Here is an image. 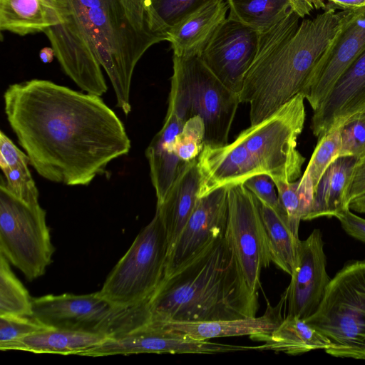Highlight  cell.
Returning a JSON list of instances; mask_svg holds the SVG:
<instances>
[{
	"instance_id": "obj_1",
	"label": "cell",
	"mask_w": 365,
	"mask_h": 365,
	"mask_svg": "<svg viewBox=\"0 0 365 365\" xmlns=\"http://www.w3.org/2000/svg\"><path fill=\"white\" fill-rule=\"evenodd\" d=\"M4 102L30 165L49 181L88 185L131 148L123 122L99 96L35 78L9 85Z\"/></svg>"
},
{
	"instance_id": "obj_2",
	"label": "cell",
	"mask_w": 365,
	"mask_h": 365,
	"mask_svg": "<svg viewBox=\"0 0 365 365\" xmlns=\"http://www.w3.org/2000/svg\"><path fill=\"white\" fill-rule=\"evenodd\" d=\"M356 9H329L299 23L292 10L260 33L259 46L239 94L250 104V125L266 119L299 94L342 26Z\"/></svg>"
},
{
	"instance_id": "obj_3",
	"label": "cell",
	"mask_w": 365,
	"mask_h": 365,
	"mask_svg": "<svg viewBox=\"0 0 365 365\" xmlns=\"http://www.w3.org/2000/svg\"><path fill=\"white\" fill-rule=\"evenodd\" d=\"M259 305L224 235L163 278L148 302V322L247 318Z\"/></svg>"
},
{
	"instance_id": "obj_4",
	"label": "cell",
	"mask_w": 365,
	"mask_h": 365,
	"mask_svg": "<svg viewBox=\"0 0 365 365\" xmlns=\"http://www.w3.org/2000/svg\"><path fill=\"white\" fill-rule=\"evenodd\" d=\"M111 82L117 106L131 110L134 69L145 51L166 37L152 26L146 0H68Z\"/></svg>"
},
{
	"instance_id": "obj_5",
	"label": "cell",
	"mask_w": 365,
	"mask_h": 365,
	"mask_svg": "<svg viewBox=\"0 0 365 365\" xmlns=\"http://www.w3.org/2000/svg\"><path fill=\"white\" fill-rule=\"evenodd\" d=\"M168 110L186 121L200 116L205 126V143H228L239 104V94L225 86L198 56L173 55Z\"/></svg>"
},
{
	"instance_id": "obj_6",
	"label": "cell",
	"mask_w": 365,
	"mask_h": 365,
	"mask_svg": "<svg viewBox=\"0 0 365 365\" xmlns=\"http://www.w3.org/2000/svg\"><path fill=\"white\" fill-rule=\"evenodd\" d=\"M305 321L330 341L327 354L365 359V259L345 264Z\"/></svg>"
},
{
	"instance_id": "obj_7",
	"label": "cell",
	"mask_w": 365,
	"mask_h": 365,
	"mask_svg": "<svg viewBox=\"0 0 365 365\" xmlns=\"http://www.w3.org/2000/svg\"><path fill=\"white\" fill-rule=\"evenodd\" d=\"M32 317L50 327L113 337L148 321V302L122 307L98 292L88 294H48L32 299Z\"/></svg>"
},
{
	"instance_id": "obj_8",
	"label": "cell",
	"mask_w": 365,
	"mask_h": 365,
	"mask_svg": "<svg viewBox=\"0 0 365 365\" xmlns=\"http://www.w3.org/2000/svg\"><path fill=\"white\" fill-rule=\"evenodd\" d=\"M168 250L166 230L155 210L107 277L100 295L122 307L148 302L163 278Z\"/></svg>"
},
{
	"instance_id": "obj_9",
	"label": "cell",
	"mask_w": 365,
	"mask_h": 365,
	"mask_svg": "<svg viewBox=\"0 0 365 365\" xmlns=\"http://www.w3.org/2000/svg\"><path fill=\"white\" fill-rule=\"evenodd\" d=\"M306 118L304 98L297 94L270 116L240 133L235 138L273 181L294 182L305 158L297 148Z\"/></svg>"
},
{
	"instance_id": "obj_10",
	"label": "cell",
	"mask_w": 365,
	"mask_h": 365,
	"mask_svg": "<svg viewBox=\"0 0 365 365\" xmlns=\"http://www.w3.org/2000/svg\"><path fill=\"white\" fill-rule=\"evenodd\" d=\"M54 251L46 210L13 196L1 180L0 253L32 281L45 274Z\"/></svg>"
},
{
	"instance_id": "obj_11",
	"label": "cell",
	"mask_w": 365,
	"mask_h": 365,
	"mask_svg": "<svg viewBox=\"0 0 365 365\" xmlns=\"http://www.w3.org/2000/svg\"><path fill=\"white\" fill-rule=\"evenodd\" d=\"M225 237L249 288L258 293L262 269L271 260L259 200L243 183L227 187Z\"/></svg>"
},
{
	"instance_id": "obj_12",
	"label": "cell",
	"mask_w": 365,
	"mask_h": 365,
	"mask_svg": "<svg viewBox=\"0 0 365 365\" xmlns=\"http://www.w3.org/2000/svg\"><path fill=\"white\" fill-rule=\"evenodd\" d=\"M257 346H241L198 340L146 322L128 332L108 337L78 355L105 356L138 354H217L257 350Z\"/></svg>"
},
{
	"instance_id": "obj_13",
	"label": "cell",
	"mask_w": 365,
	"mask_h": 365,
	"mask_svg": "<svg viewBox=\"0 0 365 365\" xmlns=\"http://www.w3.org/2000/svg\"><path fill=\"white\" fill-rule=\"evenodd\" d=\"M260 32L227 17L205 47L200 58L229 89L240 94L256 56Z\"/></svg>"
},
{
	"instance_id": "obj_14",
	"label": "cell",
	"mask_w": 365,
	"mask_h": 365,
	"mask_svg": "<svg viewBox=\"0 0 365 365\" xmlns=\"http://www.w3.org/2000/svg\"><path fill=\"white\" fill-rule=\"evenodd\" d=\"M43 33L63 72L81 90L99 96L106 93L102 66L93 46L72 13L66 21L48 27Z\"/></svg>"
},
{
	"instance_id": "obj_15",
	"label": "cell",
	"mask_w": 365,
	"mask_h": 365,
	"mask_svg": "<svg viewBox=\"0 0 365 365\" xmlns=\"http://www.w3.org/2000/svg\"><path fill=\"white\" fill-rule=\"evenodd\" d=\"M322 234L314 229L300 240L297 263L286 296V316L306 320L317 309L331 279L326 269Z\"/></svg>"
},
{
	"instance_id": "obj_16",
	"label": "cell",
	"mask_w": 365,
	"mask_h": 365,
	"mask_svg": "<svg viewBox=\"0 0 365 365\" xmlns=\"http://www.w3.org/2000/svg\"><path fill=\"white\" fill-rule=\"evenodd\" d=\"M365 50V6L342 26L299 94L317 110L334 84Z\"/></svg>"
},
{
	"instance_id": "obj_17",
	"label": "cell",
	"mask_w": 365,
	"mask_h": 365,
	"mask_svg": "<svg viewBox=\"0 0 365 365\" xmlns=\"http://www.w3.org/2000/svg\"><path fill=\"white\" fill-rule=\"evenodd\" d=\"M227 218V187L199 197L176 242L168 252L163 277L200 252L214 239L224 236Z\"/></svg>"
},
{
	"instance_id": "obj_18",
	"label": "cell",
	"mask_w": 365,
	"mask_h": 365,
	"mask_svg": "<svg viewBox=\"0 0 365 365\" xmlns=\"http://www.w3.org/2000/svg\"><path fill=\"white\" fill-rule=\"evenodd\" d=\"M365 111V50L339 77L311 121L318 138Z\"/></svg>"
},
{
	"instance_id": "obj_19",
	"label": "cell",
	"mask_w": 365,
	"mask_h": 365,
	"mask_svg": "<svg viewBox=\"0 0 365 365\" xmlns=\"http://www.w3.org/2000/svg\"><path fill=\"white\" fill-rule=\"evenodd\" d=\"M200 175L198 197L216 189L244 183L250 178L264 174L247 149L235 139L231 143H205L197 158Z\"/></svg>"
},
{
	"instance_id": "obj_20",
	"label": "cell",
	"mask_w": 365,
	"mask_h": 365,
	"mask_svg": "<svg viewBox=\"0 0 365 365\" xmlns=\"http://www.w3.org/2000/svg\"><path fill=\"white\" fill-rule=\"evenodd\" d=\"M286 296L282 294L277 305L272 307L267 303L264 314L257 317L208 321V322H154L170 331L185 334L198 340H209L213 338L240 336L250 337L272 332L285 317Z\"/></svg>"
},
{
	"instance_id": "obj_21",
	"label": "cell",
	"mask_w": 365,
	"mask_h": 365,
	"mask_svg": "<svg viewBox=\"0 0 365 365\" xmlns=\"http://www.w3.org/2000/svg\"><path fill=\"white\" fill-rule=\"evenodd\" d=\"M226 0L211 1L173 26L166 34L173 55L200 56L212 35L227 19Z\"/></svg>"
},
{
	"instance_id": "obj_22",
	"label": "cell",
	"mask_w": 365,
	"mask_h": 365,
	"mask_svg": "<svg viewBox=\"0 0 365 365\" xmlns=\"http://www.w3.org/2000/svg\"><path fill=\"white\" fill-rule=\"evenodd\" d=\"M200 184L197 158L185 163L180 170L164 201L157 204L168 242V252L176 242L197 201Z\"/></svg>"
},
{
	"instance_id": "obj_23",
	"label": "cell",
	"mask_w": 365,
	"mask_h": 365,
	"mask_svg": "<svg viewBox=\"0 0 365 365\" xmlns=\"http://www.w3.org/2000/svg\"><path fill=\"white\" fill-rule=\"evenodd\" d=\"M185 123L173 111H167L163 125L145 150L150 175L155 191L157 204L162 203L180 170L185 163L173 150V142Z\"/></svg>"
},
{
	"instance_id": "obj_24",
	"label": "cell",
	"mask_w": 365,
	"mask_h": 365,
	"mask_svg": "<svg viewBox=\"0 0 365 365\" xmlns=\"http://www.w3.org/2000/svg\"><path fill=\"white\" fill-rule=\"evenodd\" d=\"M357 160L351 156L339 157L329 165L318 184L311 209L304 220L336 217L349 209L348 190Z\"/></svg>"
},
{
	"instance_id": "obj_25",
	"label": "cell",
	"mask_w": 365,
	"mask_h": 365,
	"mask_svg": "<svg viewBox=\"0 0 365 365\" xmlns=\"http://www.w3.org/2000/svg\"><path fill=\"white\" fill-rule=\"evenodd\" d=\"M250 338L264 342L259 346V350H271L289 355L302 354L317 349L327 351L331 346L328 339L305 320L292 316H285L272 332Z\"/></svg>"
},
{
	"instance_id": "obj_26",
	"label": "cell",
	"mask_w": 365,
	"mask_h": 365,
	"mask_svg": "<svg viewBox=\"0 0 365 365\" xmlns=\"http://www.w3.org/2000/svg\"><path fill=\"white\" fill-rule=\"evenodd\" d=\"M106 338L101 334L48 327L9 344L3 351L21 350L36 354L78 355Z\"/></svg>"
},
{
	"instance_id": "obj_27",
	"label": "cell",
	"mask_w": 365,
	"mask_h": 365,
	"mask_svg": "<svg viewBox=\"0 0 365 365\" xmlns=\"http://www.w3.org/2000/svg\"><path fill=\"white\" fill-rule=\"evenodd\" d=\"M63 22L44 0H0V30L24 36Z\"/></svg>"
},
{
	"instance_id": "obj_28",
	"label": "cell",
	"mask_w": 365,
	"mask_h": 365,
	"mask_svg": "<svg viewBox=\"0 0 365 365\" xmlns=\"http://www.w3.org/2000/svg\"><path fill=\"white\" fill-rule=\"evenodd\" d=\"M259 202L271 262L292 275L300 240L292 232L286 215Z\"/></svg>"
},
{
	"instance_id": "obj_29",
	"label": "cell",
	"mask_w": 365,
	"mask_h": 365,
	"mask_svg": "<svg viewBox=\"0 0 365 365\" xmlns=\"http://www.w3.org/2000/svg\"><path fill=\"white\" fill-rule=\"evenodd\" d=\"M227 17L262 33L273 26L292 10L289 0H226Z\"/></svg>"
},
{
	"instance_id": "obj_30",
	"label": "cell",
	"mask_w": 365,
	"mask_h": 365,
	"mask_svg": "<svg viewBox=\"0 0 365 365\" xmlns=\"http://www.w3.org/2000/svg\"><path fill=\"white\" fill-rule=\"evenodd\" d=\"M340 149L339 128L319 138L307 168L299 178L298 185L300 194L310 209L318 184L329 165L339 158Z\"/></svg>"
},
{
	"instance_id": "obj_31",
	"label": "cell",
	"mask_w": 365,
	"mask_h": 365,
	"mask_svg": "<svg viewBox=\"0 0 365 365\" xmlns=\"http://www.w3.org/2000/svg\"><path fill=\"white\" fill-rule=\"evenodd\" d=\"M9 263L0 253V316L32 317L33 298L16 277Z\"/></svg>"
},
{
	"instance_id": "obj_32",
	"label": "cell",
	"mask_w": 365,
	"mask_h": 365,
	"mask_svg": "<svg viewBox=\"0 0 365 365\" xmlns=\"http://www.w3.org/2000/svg\"><path fill=\"white\" fill-rule=\"evenodd\" d=\"M213 1L217 0H146V3L154 31L166 37L173 26Z\"/></svg>"
},
{
	"instance_id": "obj_33",
	"label": "cell",
	"mask_w": 365,
	"mask_h": 365,
	"mask_svg": "<svg viewBox=\"0 0 365 365\" xmlns=\"http://www.w3.org/2000/svg\"><path fill=\"white\" fill-rule=\"evenodd\" d=\"M29 159L1 168L6 190L17 199L29 204L38 203L39 193L29 168Z\"/></svg>"
},
{
	"instance_id": "obj_34",
	"label": "cell",
	"mask_w": 365,
	"mask_h": 365,
	"mask_svg": "<svg viewBox=\"0 0 365 365\" xmlns=\"http://www.w3.org/2000/svg\"><path fill=\"white\" fill-rule=\"evenodd\" d=\"M299 178L294 182L274 181L278 195L279 211H282L287 219L293 234L299 237L301 220L308 214L309 207L298 190Z\"/></svg>"
},
{
	"instance_id": "obj_35",
	"label": "cell",
	"mask_w": 365,
	"mask_h": 365,
	"mask_svg": "<svg viewBox=\"0 0 365 365\" xmlns=\"http://www.w3.org/2000/svg\"><path fill=\"white\" fill-rule=\"evenodd\" d=\"M205 138V126L202 118L196 115L189 118L175 138V154L184 163L197 159L203 148Z\"/></svg>"
},
{
	"instance_id": "obj_36",
	"label": "cell",
	"mask_w": 365,
	"mask_h": 365,
	"mask_svg": "<svg viewBox=\"0 0 365 365\" xmlns=\"http://www.w3.org/2000/svg\"><path fill=\"white\" fill-rule=\"evenodd\" d=\"M337 128L341 139L339 157L365 158V111L351 116Z\"/></svg>"
},
{
	"instance_id": "obj_37",
	"label": "cell",
	"mask_w": 365,
	"mask_h": 365,
	"mask_svg": "<svg viewBox=\"0 0 365 365\" xmlns=\"http://www.w3.org/2000/svg\"><path fill=\"white\" fill-rule=\"evenodd\" d=\"M50 327L33 317L0 316V349L9 344Z\"/></svg>"
},
{
	"instance_id": "obj_38",
	"label": "cell",
	"mask_w": 365,
	"mask_h": 365,
	"mask_svg": "<svg viewBox=\"0 0 365 365\" xmlns=\"http://www.w3.org/2000/svg\"><path fill=\"white\" fill-rule=\"evenodd\" d=\"M262 202L271 207L277 212L279 205L275 184L267 174L255 175L243 183Z\"/></svg>"
},
{
	"instance_id": "obj_39",
	"label": "cell",
	"mask_w": 365,
	"mask_h": 365,
	"mask_svg": "<svg viewBox=\"0 0 365 365\" xmlns=\"http://www.w3.org/2000/svg\"><path fill=\"white\" fill-rule=\"evenodd\" d=\"M336 218L349 235L365 243V219L354 214L350 209L341 212Z\"/></svg>"
},
{
	"instance_id": "obj_40",
	"label": "cell",
	"mask_w": 365,
	"mask_h": 365,
	"mask_svg": "<svg viewBox=\"0 0 365 365\" xmlns=\"http://www.w3.org/2000/svg\"><path fill=\"white\" fill-rule=\"evenodd\" d=\"M365 195V158L358 159L350 181L347 200L350 202Z\"/></svg>"
},
{
	"instance_id": "obj_41",
	"label": "cell",
	"mask_w": 365,
	"mask_h": 365,
	"mask_svg": "<svg viewBox=\"0 0 365 365\" xmlns=\"http://www.w3.org/2000/svg\"><path fill=\"white\" fill-rule=\"evenodd\" d=\"M314 6L319 4L323 0H311ZM333 3L336 7L342 10L356 9L365 6V0H328Z\"/></svg>"
},
{
	"instance_id": "obj_42",
	"label": "cell",
	"mask_w": 365,
	"mask_h": 365,
	"mask_svg": "<svg viewBox=\"0 0 365 365\" xmlns=\"http://www.w3.org/2000/svg\"><path fill=\"white\" fill-rule=\"evenodd\" d=\"M61 17L63 21L71 14L68 0H44Z\"/></svg>"
},
{
	"instance_id": "obj_43",
	"label": "cell",
	"mask_w": 365,
	"mask_h": 365,
	"mask_svg": "<svg viewBox=\"0 0 365 365\" xmlns=\"http://www.w3.org/2000/svg\"><path fill=\"white\" fill-rule=\"evenodd\" d=\"M292 8L301 18L309 14L314 8L311 0H289Z\"/></svg>"
},
{
	"instance_id": "obj_44",
	"label": "cell",
	"mask_w": 365,
	"mask_h": 365,
	"mask_svg": "<svg viewBox=\"0 0 365 365\" xmlns=\"http://www.w3.org/2000/svg\"><path fill=\"white\" fill-rule=\"evenodd\" d=\"M349 209L360 213H365V195L352 200Z\"/></svg>"
},
{
	"instance_id": "obj_45",
	"label": "cell",
	"mask_w": 365,
	"mask_h": 365,
	"mask_svg": "<svg viewBox=\"0 0 365 365\" xmlns=\"http://www.w3.org/2000/svg\"><path fill=\"white\" fill-rule=\"evenodd\" d=\"M54 56L55 53L52 47L43 48L39 52V57L41 61L45 63H51Z\"/></svg>"
}]
</instances>
